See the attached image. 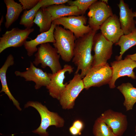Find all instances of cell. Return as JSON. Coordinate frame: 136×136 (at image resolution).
Listing matches in <instances>:
<instances>
[{
	"mask_svg": "<svg viewBox=\"0 0 136 136\" xmlns=\"http://www.w3.org/2000/svg\"><path fill=\"white\" fill-rule=\"evenodd\" d=\"M96 31L92 30L89 33L76 40L73 51L72 62L77 67L75 74H80L83 79L92 67L93 56L91 54L94 37Z\"/></svg>",
	"mask_w": 136,
	"mask_h": 136,
	"instance_id": "cell-1",
	"label": "cell"
},
{
	"mask_svg": "<svg viewBox=\"0 0 136 136\" xmlns=\"http://www.w3.org/2000/svg\"><path fill=\"white\" fill-rule=\"evenodd\" d=\"M32 107L38 112L41 118V122L39 127L32 132L41 136H48L47 129L51 126H54L57 128L63 126L64 119L57 113L50 111L46 106L37 101H29L25 105L24 108Z\"/></svg>",
	"mask_w": 136,
	"mask_h": 136,
	"instance_id": "cell-2",
	"label": "cell"
},
{
	"mask_svg": "<svg viewBox=\"0 0 136 136\" xmlns=\"http://www.w3.org/2000/svg\"><path fill=\"white\" fill-rule=\"evenodd\" d=\"M55 42L53 43L62 60L69 62L73 58L75 41L73 33L59 25L55 27L54 32Z\"/></svg>",
	"mask_w": 136,
	"mask_h": 136,
	"instance_id": "cell-3",
	"label": "cell"
},
{
	"mask_svg": "<svg viewBox=\"0 0 136 136\" xmlns=\"http://www.w3.org/2000/svg\"><path fill=\"white\" fill-rule=\"evenodd\" d=\"M38 48L33 62L34 64L37 66L41 64V67L44 69L48 66L53 74L62 69L59 61L60 56L56 48L48 43L41 44Z\"/></svg>",
	"mask_w": 136,
	"mask_h": 136,
	"instance_id": "cell-4",
	"label": "cell"
},
{
	"mask_svg": "<svg viewBox=\"0 0 136 136\" xmlns=\"http://www.w3.org/2000/svg\"><path fill=\"white\" fill-rule=\"evenodd\" d=\"M112 67L107 63L92 67L83 79L85 89L109 84L112 77Z\"/></svg>",
	"mask_w": 136,
	"mask_h": 136,
	"instance_id": "cell-5",
	"label": "cell"
},
{
	"mask_svg": "<svg viewBox=\"0 0 136 136\" xmlns=\"http://www.w3.org/2000/svg\"><path fill=\"white\" fill-rule=\"evenodd\" d=\"M84 89V85L80 74H75L60 96L59 100L62 108L64 110L73 109L76 99Z\"/></svg>",
	"mask_w": 136,
	"mask_h": 136,
	"instance_id": "cell-6",
	"label": "cell"
},
{
	"mask_svg": "<svg viewBox=\"0 0 136 136\" xmlns=\"http://www.w3.org/2000/svg\"><path fill=\"white\" fill-rule=\"evenodd\" d=\"M87 18L84 15L71 16L61 17L53 21L52 23L61 25L74 34L76 39L89 33L92 29L89 25H86Z\"/></svg>",
	"mask_w": 136,
	"mask_h": 136,
	"instance_id": "cell-7",
	"label": "cell"
},
{
	"mask_svg": "<svg viewBox=\"0 0 136 136\" xmlns=\"http://www.w3.org/2000/svg\"><path fill=\"white\" fill-rule=\"evenodd\" d=\"M87 15L89 25L96 32L104 22L113 14L111 7L102 0H97L88 9Z\"/></svg>",
	"mask_w": 136,
	"mask_h": 136,
	"instance_id": "cell-8",
	"label": "cell"
},
{
	"mask_svg": "<svg viewBox=\"0 0 136 136\" xmlns=\"http://www.w3.org/2000/svg\"><path fill=\"white\" fill-rule=\"evenodd\" d=\"M113 43L107 39L101 33H95L92 49L94 52L92 67L107 63L113 53Z\"/></svg>",
	"mask_w": 136,
	"mask_h": 136,
	"instance_id": "cell-9",
	"label": "cell"
},
{
	"mask_svg": "<svg viewBox=\"0 0 136 136\" xmlns=\"http://www.w3.org/2000/svg\"><path fill=\"white\" fill-rule=\"evenodd\" d=\"M34 30L31 28L21 29L16 27L6 31L0 38V53L8 48H17L23 45L29 34Z\"/></svg>",
	"mask_w": 136,
	"mask_h": 136,
	"instance_id": "cell-10",
	"label": "cell"
},
{
	"mask_svg": "<svg viewBox=\"0 0 136 136\" xmlns=\"http://www.w3.org/2000/svg\"><path fill=\"white\" fill-rule=\"evenodd\" d=\"M111 65L112 69L111 79L109 84L110 88L115 87L116 80L122 77L127 76L134 79L136 78L133 69L136 67V61L132 60L126 56L124 59L117 60L112 62Z\"/></svg>",
	"mask_w": 136,
	"mask_h": 136,
	"instance_id": "cell-11",
	"label": "cell"
},
{
	"mask_svg": "<svg viewBox=\"0 0 136 136\" xmlns=\"http://www.w3.org/2000/svg\"><path fill=\"white\" fill-rule=\"evenodd\" d=\"M73 68L71 65L65 64L63 68L55 73H48L50 79L49 84L46 87L49 95L53 98L59 100L60 96L67 84L64 83L65 78V74L68 72L71 74L73 71Z\"/></svg>",
	"mask_w": 136,
	"mask_h": 136,
	"instance_id": "cell-12",
	"label": "cell"
},
{
	"mask_svg": "<svg viewBox=\"0 0 136 136\" xmlns=\"http://www.w3.org/2000/svg\"><path fill=\"white\" fill-rule=\"evenodd\" d=\"M99 117L111 128L116 136H122L127 129V116L121 112L109 109L105 111Z\"/></svg>",
	"mask_w": 136,
	"mask_h": 136,
	"instance_id": "cell-13",
	"label": "cell"
},
{
	"mask_svg": "<svg viewBox=\"0 0 136 136\" xmlns=\"http://www.w3.org/2000/svg\"><path fill=\"white\" fill-rule=\"evenodd\" d=\"M15 74L16 76L23 77L25 81L34 82L35 84V88L36 89H39L42 86L46 87L50 82L48 73L36 67L31 62H30V67L27 68L25 71H16Z\"/></svg>",
	"mask_w": 136,
	"mask_h": 136,
	"instance_id": "cell-14",
	"label": "cell"
},
{
	"mask_svg": "<svg viewBox=\"0 0 136 136\" xmlns=\"http://www.w3.org/2000/svg\"><path fill=\"white\" fill-rule=\"evenodd\" d=\"M101 33L109 41L116 44L124 35L118 16L113 14L100 26Z\"/></svg>",
	"mask_w": 136,
	"mask_h": 136,
	"instance_id": "cell-15",
	"label": "cell"
},
{
	"mask_svg": "<svg viewBox=\"0 0 136 136\" xmlns=\"http://www.w3.org/2000/svg\"><path fill=\"white\" fill-rule=\"evenodd\" d=\"M119 9V20L121 28L124 35H127L132 31L136 28L134 20L133 12L132 8L123 0L120 1L118 5Z\"/></svg>",
	"mask_w": 136,
	"mask_h": 136,
	"instance_id": "cell-16",
	"label": "cell"
},
{
	"mask_svg": "<svg viewBox=\"0 0 136 136\" xmlns=\"http://www.w3.org/2000/svg\"><path fill=\"white\" fill-rule=\"evenodd\" d=\"M56 26L52 23L51 27L48 31L41 33L35 39L25 42L23 45L29 56H32L37 51V46L39 45L48 43H54L55 42L54 32Z\"/></svg>",
	"mask_w": 136,
	"mask_h": 136,
	"instance_id": "cell-17",
	"label": "cell"
},
{
	"mask_svg": "<svg viewBox=\"0 0 136 136\" xmlns=\"http://www.w3.org/2000/svg\"><path fill=\"white\" fill-rule=\"evenodd\" d=\"M44 9L50 13L53 21L63 17L82 15L76 7L64 4L54 5Z\"/></svg>",
	"mask_w": 136,
	"mask_h": 136,
	"instance_id": "cell-18",
	"label": "cell"
},
{
	"mask_svg": "<svg viewBox=\"0 0 136 136\" xmlns=\"http://www.w3.org/2000/svg\"><path fill=\"white\" fill-rule=\"evenodd\" d=\"M14 64V58L11 54H9L3 65L0 69V79L2 86L0 92H4L8 96L10 99L12 101L13 104L19 111L22 110L19 103L12 95L8 87L6 79V73L8 68Z\"/></svg>",
	"mask_w": 136,
	"mask_h": 136,
	"instance_id": "cell-19",
	"label": "cell"
},
{
	"mask_svg": "<svg viewBox=\"0 0 136 136\" xmlns=\"http://www.w3.org/2000/svg\"><path fill=\"white\" fill-rule=\"evenodd\" d=\"M117 88L122 93L124 98L123 103L126 111L132 110L136 103V88L131 83H123Z\"/></svg>",
	"mask_w": 136,
	"mask_h": 136,
	"instance_id": "cell-20",
	"label": "cell"
},
{
	"mask_svg": "<svg viewBox=\"0 0 136 136\" xmlns=\"http://www.w3.org/2000/svg\"><path fill=\"white\" fill-rule=\"evenodd\" d=\"M4 2L7 10L5 25L6 28H8L18 19L23 10L21 4L15 2L14 0H4Z\"/></svg>",
	"mask_w": 136,
	"mask_h": 136,
	"instance_id": "cell-21",
	"label": "cell"
},
{
	"mask_svg": "<svg viewBox=\"0 0 136 136\" xmlns=\"http://www.w3.org/2000/svg\"><path fill=\"white\" fill-rule=\"evenodd\" d=\"M53 20L50 13L44 8H40L37 12L33 22L39 27L41 33L47 32L51 28Z\"/></svg>",
	"mask_w": 136,
	"mask_h": 136,
	"instance_id": "cell-22",
	"label": "cell"
},
{
	"mask_svg": "<svg viewBox=\"0 0 136 136\" xmlns=\"http://www.w3.org/2000/svg\"><path fill=\"white\" fill-rule=\"evenodd\" d=\"M115 44L120 47V55L116 56V59L117 60H121L122 55L127 50L136 45V28L130 33L122 35Z\"/></svg>",
	"mask_w": 136,
	"mask_h": 136,
	"instance_id": "cell-23",
	"label": "cell"
},
{
	"mask_svg": "<svg viewBox=\"0 0 136 136\" xmlns=\"http://www.w3.org/2000/svg\"><path fill=\"white\" fill-rule=\"evenodd\" d=\"M42 0L35 7L29 10H25L21 17L19 24L26 28H31L34 24L33 21L38 10L43 6Z\"/></svg>",
	"mask_w": 136,
	"mask_h": 136,
	"instance_id": "cell-24",
	"label": "cell"
},
{
	"mask_svg": "<svg viewBox=\"0 0 136 136\" xmlns=\"http://www.w3.org/2000/svg\"><path fill=\"white\" fill-rule=\"evenodd\" d=\"M92 132L94 136H116L111 128L99 117L95 121Z\"/></svg>",
	"mask_w": 136,
	"mask_h": 136,
	"instance_id": "cell-25",
	"label": "cell"
},
{
	"mask_svg": "<svg viewBox=\"0 0 136 136\" xmlns=\"http://www.w3.org/2000/svg\"><path fill=\"white\" fill-rule=\"evenodd\" d=\"M97 0H69L67 3L69 5L76 6L84 15L86 10Z\"/></svg>",
	"mask_w": 136,
	"mask_h": 136,
	"instance_id": "cell-26",
	"label": "cell"
},
{
	"mask_svg": "<svg viewBox=\"0 0 136 136\" xmlns=\"http://www.w3.org/2000/svg\"><path fill=\"white\" fill-rule=\"evenodd\" d=\"M23 10H29L36 6L40 0H19Z\"/></svg>",
	"mask_w": 136,
	"mask_h": 136,
	"instance_id": "cell-27",
	"label": "cell"
},
{
	"mask_svg": "<svg viewBox=\"0 0 136 136\" xmlns=\"http://www.w3.org/2000/svg\"><path fill=\"white\" fill-rule=\"evenodd\" d=\"M69 0H42L43 5L41 8H44L54 5L64 4L67 3Z\"/></svg>",
	"mask_w": 136,
	"mask_h": 136,
	"instance_id": "cell-28",
	"label": "cell"
},
{
	"mask_svg": "<svg viewBox=\"0 0 136 136\" xmlns=\"http://www.w3.org/2000/svg\"><path fill=\"white\" fill-rule=\"evenodd\" d=\"M72 125L81 132L84 127V125L83 122L82 121L79 120H76L74 121Z\"/></svg>",
	"mask_w": 136,
	"mask_h": 136,
	"instance_id": "cell-29",
	"label": "cell"
},
{
	"mask_svg": "<svg viewBox=\"0 0 136 136\" xmlns=\"http://www.w3.org/2000/svg\"><path fill=\"white\" fill-rule=\"evenodd\" d=\"M69 131L70 133L74 136L80 135L81 134V132L73 125H72L70 127Z\"/></svg>",
	"mask_w": 136,
	"mask_h": 136,
	"instance_id": "cell-30",
	"label": "cell"
},
{
	"mask_svg": "<svg viewBox=\"0 0 136 136\" xmlns=\"http://www.w3.org/2000/svg\"><path fill=\"white\" fill-rule=\"evenodd\" d=\"M132 60L136 61V53L128 55L126 56Z\"/></svg>",
	"mask_w": 136,
	"mask_h": 136,
	"instance_id": "cell-31",
	"label": "cell"
},
{
	"mask_svg": "<svg viewBox=\"0 0 136 136\" xmlns=\"http://www.w3.org/2000/svg\"><path fill=\"white\" fill-rule=\"evenodd\" d=\"M3 20H4V17L3 16H2L1 17V18L0 21V26L1 25V24L2 23V22H3Z\"/></svg>",
	"mask_w": 136,
	"mask_h": 136,
	"instance_id": "cell-32",
	"label": "cell"
},
{
	"mask_svg": "<svg viewBox=\"0 0 136 136\" xmlns=\"http://www.w3.org/2000/svg\"><path fill=\"white\" fill-rule=\"evenodd\" d=\"M104 2L108 4V1L107 0H102Z\"/></svg>",
	"mask_w": 136,
	"mask_h": 136,
	"instance_id": "cell-33",
	"label": "cell"
},
{
	"mask_svg": "<svg viewBox=\"0 0 136 136\" xmlns=\"http://www.w3.org/2000/svg\"><path fill=\"white\" fill-rule=\"evenodd\" d=\"M133 14L134 17H136V11L134 12Z\"/></svg>",
	"mask_w": 136,
	"mask_h": 136,
	"instance_id": "cell-34",
	"label": "cell"
},
{
	"mask_svg": "<svg viewBox=\"0 0 136 136\" xmlns=\"http://www.w3.org/2000/svg\"><path fill=\"white\" fill-rule=\"evenodd\" d=\"M135 131L136 133V126H135ZM135 136H136V134H135Z\"/></svg>",
	"mask_w": 136,
	"mask_h": 136,
	"instance_id": "cell-35",
	"label": "cell"
},
{
	"mask_svg": "<svg viewBox=\"0 0 136 136\" xmlns=\"http://www.w3.org/2000/svg\"><path fill=\"white\" fill-rule=\"evenodd\" d=\"M135 25H136V21H135Z\"/></svg>",
	"mask_w": 136,
	"mask_h": 136,
	"instance_id": "cell-36",
	"label": "cell"
}]
</instances>
